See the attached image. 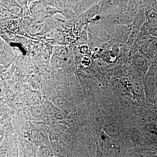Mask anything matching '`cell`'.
Here are the masks:
<instances>
[{"label": "cell", "instance_id": "1", "mask_svg": "<svg viewBox=\"0 0 157 157\" xmlns=\"http://www.w3.org/2000/svg\"><path fill=\"white\" fill-rule=\"evenodd\" d=\"M142 79L146 99L150 102H155L157 96V74L150 68Z\"/></svg>", "mask_w": 157, "mask_h": 157}, {"label": "cell", "instance_id": "2", "mask_svg": "<svg viewBox=\"0 0 157 157\" xmlns=\"http://www.w3.org/2000/svg\"><path fill=\"white\" fill-rule=\"evenodd\" d=\"M151 61L147 59L138 52L131 57V65L134 75L143 78L151 66Z\"/></svg>", "mask_w": 157, "mask_h": 157}, {"label": "cell", "instance_id": "3", "mask_svg": "<svg viewBox=\"0 0 157 157\" xmlns=\"http://www.w3.org/2000/svg\"><path fill=\"white\" fill-rule=\"evenodd\" d=\"M139 52L145 58L151 61L157 56V38L151 37L142 45Z\"/></svg>", "mask_w": 157, "mask_h": 157}, {"label": "cell", "instance_id": "4", "mask_svg": "<svg viewBox=\"0 0 157 157\" xmlns=\"http://www.w3.org/2000/svg\"><path fill=\"white\" fill-rule=\"evenodd\" d=\"M151 35L147 29V28L144 24L141 29L139 36L137 37L134 44L131 47L130 55L132 57L135 53L139 52V49L142 45L151 38Z\"/></svg>", "mask_w": 157, "mask_h": 157}, {"label": "cell", "instance_id": "5", "mask_svg": "<svg viewBox=\"0 0 157 157\" xmlns=\"http://www.w3.org/2000/svg\"><path fill=\"white\" fill-rule=\"evenodd\" d=\"M132 88L131 92L135 98L143 99L144 96L145 97L143 79L135 75L132 76Z\"/></svg>", "mask_w": 157, "mask_h": 157}, {"label": "cell", "instance_id": "6", "mask_svg": "<svg viewBox=\"0 0 157 157\" xmlns=\"http://www.w3.org/2000/svg\"><path fill=\"white\" fill-rule=\"evenodd\" d=\"M94 3H96V2H94V1H82L79 2L76 5V11L78 13L86 11L93 7V6H94Z\"/></svg>", "mask_w": 157, "mask_h": 157}, {"label": "cell", "instance_id": "7", "mask_svg": "<svg viewBox=\"0 0 157 157\" xmlns=\"http://www.w3.org/2000/svg\"><path fill=\"white\" fill-rule=\"evenodd\" d=\"M120 82L126 90L132 92V78L128 77H123L120 79Z\"/></svg>", "mask_w": 157, "mask_h": 157}, {"label": "cell", "instance_id": "8", "mask_svg": "<svg viewBox=\"0 0 157 157\" xmlns=\"http://www.w3.org/2000/svg\"><path fill=\"white\" fill-rule=\"evenodd\" d=\"M19 7L17 6H10L9 7L8 9L10 13L14 14H18L21 12V9Z\"/></svg>", "mask_w": 157, "mask_h": 157}, {"label": "cell", "instance_id": "9", "mask_svg": "<svg viewBox=\"0 0 157 157\" xmlns=\"http://www.w3.org/2000/svg\"><path fill=\"white\" fill-rule=\"evenodd\" d=\"M67 52L65 49H62L59 52L58 55L59 59L61 61V62H63L66 61L67 60Z\"/></svg>", "mask_w": 157, "mask_h": 157}, {"label": "cell", "instance_id": "10", "mask_svg": "<svg viewBox=\"0 0 157 157\" xmlns=\"http://www.w3.org/2000/svg\"><path fill=\"white\" fill-rule=\"evenodd\" d=\"M42 26H43V25L42 23L36 24L34 25L31 28V32L36 33L39 32V31L42 29Z\"/></svg>", "mask_w": 157, "mask_h": 157}, {"label": "cell", "instance_id": "11", "mask_svg": "<svg viewBox=\"0 0 157 157\" xmlns=\"http://www.w3.org/2000/svg\"><path fill=\"white\" fill-rule=\"evenodd\" d=\"M65 13H66V15H67L68 18H71L74 16V13L73 12V11L70 9L66 11Z\"/></svg>", "mask_w": 157, "mask_h": 157}, {"label": "cell", "instance_id": "12", "mask_svg": "<svg viewBox=\"0 0 157 157\" xmlns=\"http://www.w3.org/2000/svg\"><path fill=\"white\" fill-rule=\"evenodd\" d=\"M55 33L53 32V31H51V32H49V33H48L45 35V38L48 39H52L54 36Z\"/></svg>", "mask_w": 157, "mask_h": 157}, {"label": "cell", "instance_id": "13", "mask_svg": "<svg viewBox=\"0 0 157 157\" xmlns=\"http://www.w3.org/2000/svg\"><path fill=\"white\" fill-rule=\"evenodd\" d=\"M9 15H10V14H9V12L6 11H2L1 13V18H7V17H9Z\"/></svg>", "mask_w": 157, "mask_h": 157}]
</instances>
